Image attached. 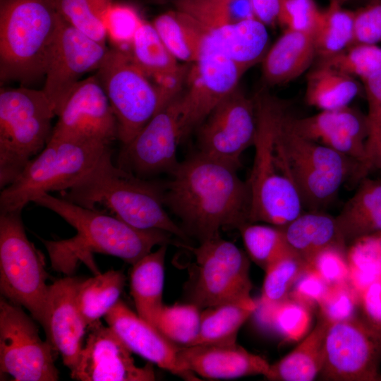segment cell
<instances>
[{
  "label": "cell",
  "mask_w": 381,
  "mask_h": 381,
  "mask_svg": "<svg viewBox=\"0 0 381 381\" xmlns=\"http://www.w3.org/2000/svg\"><path fill=\"white\" fill-rule=\"evenodd\" d=\"M237 169L200 152L180 162L162 184L163 202L199 243L249 223L250 195Z\"/></svg>",
  "instance_id": "1"
},
{
  "label": "cell",
  "mask_w": 381,
  "mask_h": 381,
  "mask_svg": "<svg viewBox=\"0 0 381 381\" xmlns=\"http://www.w3.org/2000/svg\"><path fill=\"white\" fill-rule=\"evenodd\" d=\"M33 202L55 212L76 231L74 236L66 239H42L52 268L66 276H71L80 263L94 275L100 274L94 253L115 256L133 265L155 246L171 242L169 232L137 229L114 216L49 193L40 195Z\"/></svg>",
  "instance_id": "2"
},
{
  "label": "cell",
  "mask_w": 381,
  "mask_h": 381,
  "mask_svg": "<svg viewBox=\"0 0 381 381\" xmlns=\"http://www.w3.org/2000/svg\"><path fill=\"white\" fill-rule=\"evenodd\" d=\"M60 193L70 202L111 214L137 229L162 230L188 239L165 210L162 184L114 164L110 149L85 177Z\"/></svg>",
  "instance_id": "3"
},
{
  "label": "cell",
  "mask_w": 381,
  "mask_h": 381,
  "mask_svg": "<svg viewBox=\"0 0 381 381\" xmlns=\"http://www.w3.org/2000/svg\"><path fill=\"white\" fill-rule=\"evenodd\" d=\"M253 99L257 130L253 165L247 181L250 195L249 222L283 227L303 208L278 134L284 109L264 90Z\"/></svg>",
  "instance_id": "4"
},
{
  "label": "cell",
  "mask_w": 381,
  "mask_h": 381,
  "mask_svg": "<svg viewBox=\"0 0 381 381\" xmlns=\"http://www.w3.org/2000/svg\"><path fill=\"white\" fill-rule=\"evenodd\" d=\"M60 22L53 0H0L2 83L45 75Z\"/></svg>",
  "instance_id": "5"
},
{
  "label": "cell",
  "mask_w": 381,
  "mask_h": 381,
  "mask_svg": "<svg viewBox=\"0 0 381 381\" xmlns=\"http://www.w3.org/2000/svg\"><path fill=\"white\" fill-rule=\"evenodd\" d=\"M109 149L100 142L51 137L17 178L1 190L0 213L22 211L42 193L71 188Z\"/></svg>",
  "instance_id": "6"
},
{
  "label": "cell",
  "mask_w": 381,
  "mask_h": 381,
  "mask_svg": "<svg viewBox=\"0 0 381 381\" xmlns=\"http://www.w3.org/2000/svg\"><path fill=\"white\" fill-rule=\"evenodd\" d=\"M56 116L43 90H0V188L11 183L49 140Z\"/></svg>",
  "instance_id": "7"
},
{
  "label": "cell",
  "mask_w": 381,
  "mask_h": 381,
  "mask_svg": "<svg viewBox=\"0 0 381 381\" xmlns=\"http://www.w3.org/2000/svg\"><path fill=\"white\" fill-rule=\"evenodd\" d=\"M44 255L27 237L21 211L0 213V291L42 325L49 286Z\"/></svg>",
  "instance_id": "8"
},
{
  "label": "cell",
  "mask_w": 381,
  "mask_h": 381,
  "mask_svg": "<svg viewBox=\"0 0 381 381\" xmlns=\"http://www.w3.org/2000/svg\"><path fill=\"white\" fill-rule=\"evenodd\" d=\"M97 76L109 100L118 125V139L130 143L169 100L130 54L109 49ZM172 100V99H171Z\"/></svg>",
  "instance_id": "9"
},
{
  "label": "cell",
  "mask_w": 381,
  "mask_h": 381,
  "mask_svg": "<svg viewBox=\"0 0 381 381\" xmlns=\"http://www.w3.org/2000/svg\"><path fill=\"white\" fill-rule=\"evenodd\" d=\"M190 248L195 258L196 272L190 303L205 309L253 299L250 262L236 245L217 236Z\"/></svg>",
  "instance_id": "10"
},
{
  "label": "cell",
  "mask_w": 381,
  "mask_h": 381,
  "mask_svg": "<svg viewBox=\"0 0 381 381\" xmlns=\"http://www.w3.org/2000/svg\"><path fill=\"white\" fill-rule=\"evenodd\" d=\"M381 325L364 317L332 324L320 377L330 381H381Z\"/></svg>",
  "instance_id": "11"
},
{
  "label": "cell",
  "mask_w": 381,
  "mask_h": 381,
  "mask_svg": "<svg viewBox=\"0 0 381 381\" xmlns=\"http://www.w3.org/2000/svg\"><path fill=\"white\" fill-rule=\"evenodd\" d=\"M57 352L42 341L33 320L4 297L0 300V370L17 381H56Z\"/></svg>",
  "instance_id": "12"
},
{
  "label": "cell",
  "mask_w": 381,
  "mask_h": 381,
  "mask_svg": "<svg viewBox=\"0 0 381 381\" xmlns=\"http://www.w3.org/2000/svg\"><path fill=\"white\" fill-rule=\"evenodd\" d=\"M191 64L186 80L187 88L180 95L182 139L197 128L239 86L244 74L219 49L209 33L198 59Z\"/></svg>",
  "instance_id": "13"
},
{
  "label": "cell",
  "mask_w": 381,
  "mask_h": 381,
  "mask_svg": "<svg viewBox=\"0 0 381 381\" xmlns=\"http://www.w3.org/2000/svg\"><path fill=\"white\" fill-rule=\"evenodd\" d=\"M197 128L198 152L238 169L242 154L255 140L254 99L237 87Z\"/></svg>",
  "instance_id": "14"
},
{
  "label": "cell",
  "mask_w": 381,
  "mask_h": 381,
  "mask_svg": "<svg viewBox=\"0 0 381 381\" xmlns=\"http://www.w3.org/2000/svg\"><path fill=\"white\" fill-rule=\"evenodd\" d=\"M180 95L158 111L130 143L123 145L117 166L143 179L175 171L180 163L177 146L182 140Z\"/></svg>",
  "instance_id": "15"
},
{
  "label": "cell",
  "mask_w": 381,
  "mask_h": 381,
  "mask_svg": "<svg viewBox=\"0 0 381 381\" xmlns=\"http://www.w3.org/2000/svg\"><path fill=\"white\" fill-rule=\"evenodd\" d=\"M52 138H73L111 145L118 125L106 92L95 74L81 80L55 112Z\"/></svg>",
  "instance_id": "16"
},
{
  "label": "cell",
  "mask_w": 381,
  "mask_h": 381,
  "mask_svg": "<svg viewBox=\"0 0 381 381\" xmlns=\"http://www.w3.org/2000/svg\"><path fill=\"white\" fill-rule=\"evenodd\" d=\"M108 50L106 44L82 34L61 17L42 89L54 112L83 75L99 68Z\"/></svg>",
  "instance_id": "17"
},
{
  "label": "cell",
  "mask_w": 381,
  "mask_h": 381,
  "mask_svg": "<svg viewBox=\"0 0 381 381\" xmlns=\"http://www.w3.org/2000/svg\"><path fill=\"white\" fill-rule=\"evenodd\" d=\"M86 344L71 370L79 381H151L156 379L151 363L135 365L132 351L110 327L100 320L87 327Z\"/></svg>",
  "instance_id": "18"
},
{
  "label": "cell",
  "mask_w": 381,
  "mask_h": 381,
  "mask_svg": "<svg viewBox=\"0 0 381 381\" xmlns=\"http://www.w3.org/2000/svg\"><path fill=\"white\" fill-rule=\"evenodd\" d=\"M289 126L298 135L327 146L358 162L360 176L363 179L366 160V143L370 125L366 114L350 106L322 110L303 118H295L285 113Z\"/></svg>",
  "instance_id": "19"
},
{
  "label": "cell",
  "mask_w": 381,
  "mask_h": 381,
  "mask_svg": "<svg viewBox=\"0 0 381 381\" xmlns=\"http://www.w3.org/2000/svg\"><path fill=\"white\" fill-rule=\"evenodd\" d=\"M82 279L66 276L49 286L44 319L47 339L70 369L76 364L87 327L78 307L77 291Z\"/></svg>",
  "instance_id": "20"
},
{
  "label": "cell",
  "mask_w": 381,
  "mask_h": 381,
  "mask_svg": "<svg viewBox=\"0 0 381 381\" xmlns=\"http://www.w3.org/2000/svg\"><path fill=\"white\" fill-rule=\"evenodd\" d=\"M178 363L185 379L195 375L208 379H234L250 375L265 376L270 364L236 342L229 344H196L180 347Z\"/></svg>",
  "instance_id": "21"
},
{
  "label": "cell",
  "mask_w": 381,
  "mask_h": 381,
  "mask_svg": "<svg viewBox=\"0 0 381 381\" xmlns=\"http://www.w3.org/2000/svg\"><path fill=\"white\" fill-rule=\"evenodd\" d=\"M104 319L132 351L185 379L177 359L180 347L134 313L123 301L119 300L105 315Z\"/></svg>",
  "instance_id": "22"
},
{
  "label": "cell",
  "mask_w": 381,
  "mask_h": 381,
  "mask_svg": "<svg viewBox=\"0 0 381 381\" xmlns=\"http://www.w3.org/2000/svg\"><path fill=\"white\" fill-rule=\"evenodd\" d=\"M128 54L169 100L181 94L188 68L179 65L152 23L144 20L133 37Z\"/></svg>",
  "instance_id": "23"
},
{
  "label": "cell",
  "mask_w": 381,
  "mask_h": 381,
  "mask_svg": "<svg viewBox=\"0 0 381 381\" xmlns=\"http://www.w3.org/2000/svg\"><path fill=\"white\" fill-rule=\"evenodd\" d=\"M315 57L313 35L284 30L262 61L263 80L268 86L288 83L307 71Z\"/></svg>",
  "instance_id": "24"
},
{
  "label": "cell",
  "mask_w": 381,
  "mask_h": 381,
  "mask_svg": "<svg viewBox=\"0 0 381 381\" xmlns=\"http://www.w3.org/2000/svg\"><path fill=\"white\" fill-rule=\"evenodd\" d=\"M219 49L245 73L262 62L269 47L267 25L255 17L207 30Z\"/></svg>",
  "instance_id": "25"
},
{
  "label": "cell",
  "mask_w": 381,
  "mask_h": 381,
  "mask_svg": "<svg viewBox=\"0 0 381 381\" xmlns=\"http://www.w3.org/2000/svg\"><path fill=\"white\" fill-rule=\"evenodd\" d=\"M336 219L346 246L358 238L381 234V180L363 178Z\"/></svg>",
  "instance_id": "26"
},
{
  "label": "cell",
  "mask_w": 381,
  "mask_h": 381,
  "mask_svg": "<svg viewBox=\"0 0 381 381\" xmlns=\"http://www.w3.org/2000/svg\"><path fill=\"white\" fill-rule=\"evenodd\" d=\"M330 325L319 317L310 333L289 353L270 364L264 377L272 381L313 380L323 365L325 337Z\"/></svg>",
  "instance_id": "27"
},
{
  "label": "cell",
  "mask_w": 381,
  "mask_h": 381,
  "mask_svg": "<svg viewBox=\"0 0 381 381\" xmlns=\"http://www.w3.org/2000/svg\"><path fill=\"white\" fill-rule=\"evenodd\" d=\"M167 245L150 252L132 265L130 275L131 294L137 313L156 327L162 302L164 262Z\"/></svg>",
  "instance_id": "28"
},
{
  "label": "cell",
  "mask_w": 381,
  "mask_h": 381,
  "mask_svg": "<svg viewBox=\"0 0 381 381\" xmlns=\"http://www.w3.org/2000/svg\"><path fill=\"white\" fill-rule=\"evenodd\" d=\"M289 248L307 262L315 254L333 246L346 248L336 217L322 210L302 212L281 227Z\"/></svg>",
  "instance_id": "29"
},
{
  "label": "cell",
  "mask_w": 381,
  "mask_h": 381,
  "mask_svg": "<svg viewBox=\"0 0 381 381\" xmlns=\"http://www.w3.org/2000/svg\"><path fill=\"white\" fill-rule=\"evenodd\" d=\"M152 23L178 61L193 64L198 59L208 34L200 22L174 8L157 16Z\"/></svg>",
  "instance_id": "30"
},
{
  "label": "cell",
  "mask_w": 381,
  "mask_h": 381,
  "mask_svg": "<svg viewBox=\"0 0 381 381\" xmlns=\"http://www.w3.org/2000/svg\"><path fill=\"white\" fill-rule=\"evenodd\" d=\"M306 76V101L320 111L348 107L361 91L357 78L326 66L318 64Z\"/></svg>",
  "instance_id": "31"
},
{
  "label": "cell",
  "mask_w": 381,
  "mask_h": 381,
  "mask_svg": "<svg viewBox=\"0 0 381 381\" xmlns=\"http://www.w3.org/2000/svg\"><path fill=\"white\" fill-rule=\"evenodd\" d=\"M257 301H231L207 308L201 313L200 331L194 345L236 342L243 323L255 313Z\"/></svg>",
  "instance_id": "32"
},
{
  "label": "cell",
  "mask_w": 381,
  "mask_h": 381,
  "mask_svg": "<svg viewBox=\"0 0 381 381\" xmlns=\"http://www.w3.org/2000/svg\"><path fill=\"white\" fill-rule=\"evenodd\" d=\"M253 313L258 325L287 341L304 338L311 324V308L289 296L275 303L257 301Z\"/></svg>",
  "instance_id": "33"
},
{
  "label": "cell",
  "mask_w": 381,
  "mask_h": 381,
  "mask_svg": "<svg viewBox=\"0 0 381 381\" xmlns=\"http://www.w3.org/2000/svg\"><path fill=\"white\" fill-rule=\"evenodd\" d=\"M126 280L121 271L114 270L82 279L76 301L87 327L104 317L120 300Z\"/></svg>",
  "instance_id": "34"
},
{
  "label": "cell",
  "mask_w": 381,
  "mask_h": 381,
  "mask_svg": "<svg viewBox=\"0 0 381 381\" xmlns=\"http://www.w3.org/2000/svg\"><path fill=\"white\" fill-rule=\"evenodd\" d=\"M329 1L313 35L319 59L334 56L355 43V11Z\"/></svg>",
  "instance_id": "35"
},
{
  "label": "cell",
  "mask_w": 381,
  "mask_h": 381,
  "mask_svg": "<svg viewBox=\"0 0 381 381\" xmlns=\"http://www.w3.org/2000/svg\"><path fill=\"white\" fill-rule=\"evenodd\" d=\"M174 4L207 30L255 17L251 0H178Z\"/></svg>",
  "instance_id": "36"
},
{
  "label": "cell",
  "mask_w": 381,
  "mask_h": 381,
  "mask_svg": "<svg viewBox=\"0 0 381 381\" xmlns=\"http://www.w3.org/2000/svg\"><path fill=\"white\" fill-rule=\"evenodd\" d=\"M59 16L89 38L105 44L104 14L112 0H53Z\"/></svg>",
  "instance_id": "37"
},
{
  "label": "cell",
  "mask_w": 381,
  "mask_h": 381,
  "mask_svg": "<svg viewBox=\"0 0 381 381\" xmlns=\"http://www.w3.org/2000/svg\"><path fill=\"white\" fill-rule=\"evenodd\" d=\"M250 258L264 270L289 250L282 229L266 223H246L238 229Z\"/></svg>",
  "instance_id": "38"
},
{
  "label": "cell",
  "mask_w": 381,
  "mask_h": 381,
  "mask_svg": "<svg viewBox=\"0 0 381 381\" xmlns=\"http://www.w3.org/2000/svg\"><path fill=\"white\" fill-rule=\"evenodd\" d=\"M201 309L194 303L164 305L156 327L179 347L195 344L201 320Z\"/></svg>",
  "instance_id": "39"
},
{
  "label": "cell",
  "mask_w": 381,
  "mask_h": 381,
  "mask_svg": "<svg viewBox=\"0 0 381 381\" xmlns=\"http://www.w3.org/2000/svg\"><path fill=\"white\" fill-rule=\"evenodd\" d=\"M308 262L291 249L279 257L265 270V275L258 302L275 303L286 297Z\"/></svg>",
  "instance_id": "40"
},
{
  "label": "cell",
  "mask_w": 381,
  "mask_h": 381,
  "mask_svg": "<svg viewBox=\"0 0 381 381\" xmlns=\"http://www.w3.org/2000/svg\"><path fill=\"white\" fill-rule=\"evenodd\" d=\"M318 64L363 80L381 71V47L377 44L354 43L334 56L319 59Z\"/></svg>",
  "instance_id": "41"
},
{
  "label": "cell",
  "mask_w": 381,
  "mask_h": 381,
  "mask_svg": "<svg viewBox=\"0 0 381 381\" xmlns=\"http://www.w3.org/2000/svg\"><path fill=\"white\" fill-rule=\"evenodd\" d=\"M109 37L117 48L128 53L133 37L144 22L133 6L112 3L104 14Z\"/></svg>",
  "instance_id": "42"
},
{
  "label": "cell",
  "mask_w": 381,
  "mask_h": 381,
  "mask_svg": "<svg viewBox=\"0 0 381 381\" xmlns=\"http://www.w3.org/2000/svg\"><path fill=\"white\" fill-rule=\"evenodd\" d=\"M359 298L349 281L330 285L318 303L319 317L330 325L350 319L355 316Z\"/></svg>",
  "instance_id": "43"
},
{
  "label": "cell",
  "mask_w": 381,
  "mask_h": 381,
  "mask_svg": "<svg viewBox=\"0 0 381 381\" xmlns=\"http://www.w3.org/2000/svg\"><path fill=\"white\" fill-rule=\"evenodd\" d=\"M322 12L315 0H280L277 22L284 30L314 35Z\"/></svg>",
  "instance_id": "44"
},
{
  "label": "cell",
  "mask_w": 381,
  "mask_h": 381,
  "mask_svg": "<svg viewBox=\"0 0 381 381\" xmlns=\"http://www.w3.org/2000/svg\"><path fill=\"white\" fill-rule=\"evenodd\" d=\"M308 265L329 286L349 281V267L344 247L333 246L315 254Z\"/></svg>",
  "instance_id": "45"
},
{
  "label": "cell",
  "mask_w": 381,
  "mask_h": 381,
  "mask_svg": "<svg viewBox=\"0 0 381 381\" xmlns=\"http://www.w3.org/2000/svg\"><path fill=\"white\" fill-rule=\"evenodd\" d=\"M355 11V43L381 42V0H370Z\"/></svg>",
  "instance_id": "46"
},
{
  "label": "cell",
  "mask_w": 381,
  "mask_h": 381,
  "mask_svg": "<svg viewBox=\"0 0 381 381\" xmlns=\"http://www.w3.org/2000/svg\"><path fill=\"white\" fill-rule=\"evenodd\" d=\"M329 285L308 265L294 282L290 298L312 308L322 298Z\"/></svg>",
  "instance_id": "47"
},
{
  "label": "cell",
  "mask_w": 381,
  "mask_h": 381,
  "mask_svg": "<svg viewBox=\"0 0 381 381\" xmlns=\"http://www.w3.org/2000/svg\"><path fill=\"white\" fill-rule=\"evenodd\" d=\"M362 82L368 102V110L366 115L371 134L381 129V71Z\"/></svg>",
  "instance_id": "48"
},
{
  "label": "cell",
  "mask_w": 381,
  "mask_h": 381,
  "mask_svg": "<svg viewBox=\"0 0 381 381\" xmlns=\"http://www.w3.org/2000/svg\"><path fill=\"white\" fill-rule=\"evenodd\" d=\"M361 296L363 317L372 323L381 325V282L366 287Z\"/></svg>",
  "instance_id": "49"
},
{
  "label": "cell",
  "mask_w": 381,
  "mask_h": 381,
  "mask_svg": "<svg viewBox=\"0 0 381 381\" xmlns=\"http://www.w3.org/2000/svg\"><path fill=\"white\" fill-rule=\"evenodd\" d=\"M367 156L363 167V176L368 171L381 169V129L370 134L366 143Z\"/></svg>",
  "instance_id": "50"
},
{
  "label": "cell",
  "mask_w": 381,
  "mask_h": 381,
  "mask_svg": "<svg viewBox=\"0 0 381 381\" xmlns=\"http://www.w3.org/2000/svg\"><path fill=\"white\" fill-rule=\"evenodd\" d=\"M280 0H251L254 16L266 25L277 21Z\"/></svg>",
  "instance_id": "51"
},
{
  "label": "cell",
  "mask_w": 381,
  "mask_h": 381,
  "mask_svg": "<svg viewBox=\"0 0 381 381\" xmlns=\"http://www.w3.org/2000/svg\"><path fill=\"white\" fill-rule=\"evenodd\" d=\"M150 1L152 2H154L155 4H166V3H169V2L174 3L175 1H176L178 0H150Z\"/></svg>",
  "instance_id": "52"
},
{
  "label": "cell",
  "mask_w": 381,
  "mask_h": 381,
  "mask_svg": "<svg viewBox=\"0 0 381 381\" xmlns=\"http://www.w3.org/2000/svg\"><path fill=\"white\" fill-rule=\"evenodd\" d=\"M329 1H335L338 2L339 4L343 5L348 0H329Z\"/></svg>",
  "instance_id": "53"
},
{
  "label": "cell",
  "mask_w": 381,
  "mask_h": 381,
  "mask_svg": "<svg viewBox=\"0 0 381 381\" xmlns=\"http://www.w3.org/2000/svg\"><path fill=\"white\" fill-rule=\"evenodd\" d=\"M365 1H366V0H365ZM369 1H370V0H369Z\"/></svg>",
  "instance_id": "54"
}]
</instances>
